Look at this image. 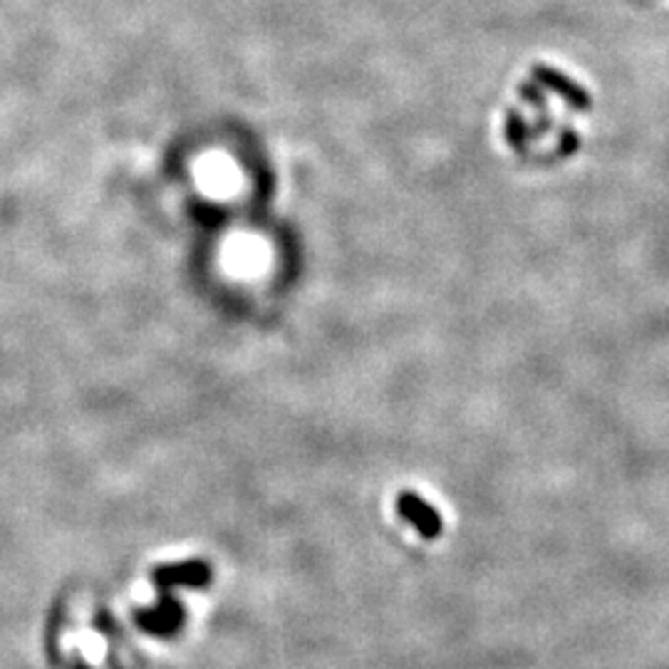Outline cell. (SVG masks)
I'll use <instances>...</instances> for the list:
<instances>
[{
  "label": "cell",
  "instance_id": "obj_4",
  "mask_svg": "<svg viewBox=\"0 0 669 669\" xmlns=\"http://www.w3.org/2000/svg\"><path fill=\"white\" fill-rule=\"evenodd\" d=\"M577 147H580V139H577V134L573 130H563L561 134V154H576Z\"/></svg>",
  "mask_w": 669,
  "mask_h": 669
},
{
  "label": "cell",
  "instance_id": "obj_1",
  "mask_svg": "<svg viewBox=\"0 0 669 669\" xmlns=\"http://www.w3.org/2000/svg\"><path fill=\"white\" fill-rule=\"evenodd\" d=\"M533 77H536L540 84L551 87L555 94H561L568 105L576 107L580 112H587V109L593 107L590 94H587L580 84L573 83L570 77H565L563 72L555 70V68H548V65H533Z\"/></svg>",
  "mask_w": 669,
  "mask_h": 669
},
{
  "label": "cell",
  "instance_id": "obj_3",
  "mask_svg": "<svg viewBox=\"0 0 669 669\" xmlns=\"http://www.w3.org/2000/svg\"><path fill=\"white\" fill-rule=\"evenodd\" d=\"M518 94L523 97V102H529V105H533L536 109H540V112H546V109H548L546 94L540 92L538 84H533V83L521 84V87H518Z\"/></svg>",
  "mask_w": 669,
  "mask_h": 669
},
{
  "label": "cell",
  "instance_id": "obj_2",
  "mask_svg": "<svg viewBox=\"0 0 669 669\" xmlns=\"http://www.w3.org/2000/svg\"><path fill=\"white\" fill-rule=\"evenodd\" d=\"M526 139H529V127H526V122H523V117L518 115L516 109H511V112L506 115V141H508L516 152H523Z\"/></svg>",
  "mask_w": 669,
  "mask_h": 669
}]
</instances>
